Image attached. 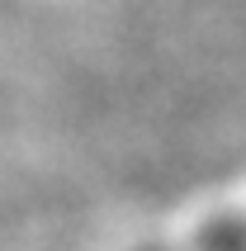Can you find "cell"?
Segmentation results:
<instances>
[{
  "label": "cell",
  "instance_id": "6da1fadb",
  "mask_svg": "<svg viewBox=\"0 0 246 251\" xmlns=\"http://www.w3.org/2000/svg\"><path fill=\"white\" fill-rule=\"evenodd\" d=\"M190 251H246V218H213V223H204Z\"/></svg>",
  "mask_w": 246,
  "mask_h": 251
}]
</instances>
